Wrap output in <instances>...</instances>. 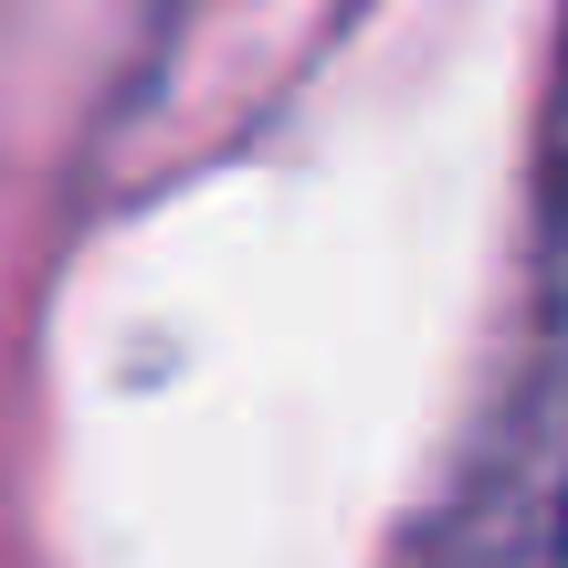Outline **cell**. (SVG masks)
I'll use <instances>...</instances> for the list:
<instances>
[{"label":"cell","instance_id":"1","mask_svg":"<svg viewBox=\"0 0 568 568\" xmlns=\"http://www.w3.org/2000/svg\"><path fill=\"white\" fill-rule=\"evenodd\" d=\"M422 568H558V400H548V337H527L516 389L485 410L453 506L432 516Z\"/></svg>","mask_w":568,"mask_h":568}]
</instances>
